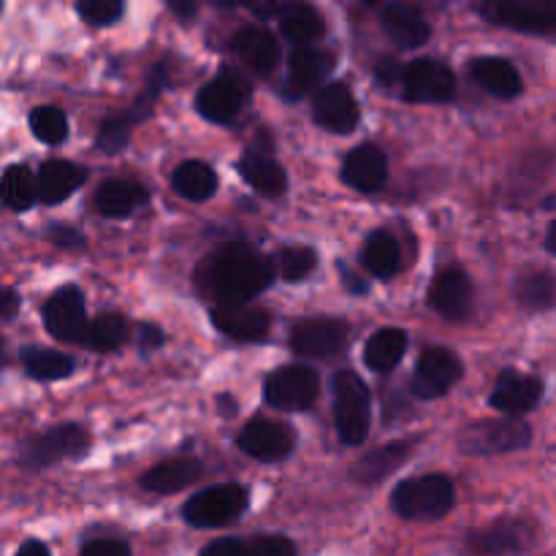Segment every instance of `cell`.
I'll return each instance as SVG.
<instances>
[{
    "label": "cell",
    "instance_id": "cell-10",
    "mask_svg": "<svg viewBox=\"0 0 556 556\" xmlns=\"http://www.w3.org/2000/svg\"><path fill=\"white\" fill-rule=\"evenodd\" d=\"M250 98V87L242 76L223 71L215 79L206 81L195 96V109L204 119L217 125H228L239 117Z\"/></svg>",
    "mask_w": 556,
    "mask_h": 556
},
{
    "label": "cell",
    "instance_id": "cell-28",
    "mask_svg": "<svg viewBox=\"0 0 556 556\" xmlns=\"http://www.w3.org/2000/svg\"><path fill=\"white\" fill-rule=\"evenodd\" d=\"M239 174H242L244 182L253 190H258L261 195H282L288 188L286 168L275 161V157L264 155V152H248V155L239 161Z\"/></svg>",
    "mask_w": 556,
    "mask_h": 556
},
{
    "label": "cell",
    "instance_id": "cell-50",
    "mask_svg": "<svg viewBox=\"0 0 556 556\" xmlns=\"http://www.w3.org/2000/svg\"><path fill=\"white\" fill-rule=\"evenodd\" d=\"M340 271H342V277H345V280H348V288H351L353 293H364V291H367V288H362V286H358L356 275H353V271L348 269L345 264H340Z\"/></svg>",
    "mask_w": 556,
    "mask_h": 556
},
{
    "label": "cell",
    "instance_id": "cell-36",
    "mask_svg": "<svg viewBox=\"0 0 556 556\" xmlns=\"http://www.w3.org/2000/svg\"><path fill=\"white\" fill-rule=\"evenodd\" d=\"M36 174L27 166H9L0 177V201L9 210L25 212L36 204Z\"/></svg>",
    "mask_w": 556,
    "mask_h": 556
},
{
    "label": "cell",
    "instance_id": "cell-17",
    "mask_svg": "<svg viewBox=\"0 0 556 556\" xmlns=\"http://www.w3.org/2000/svg\"><path fill=\"white\" fill-rule=\"evenodd\" d=\"M429 304L445 320L465 324L472 313V282L462 269H448L434 277L429 288Z\"/></svg>",
    "mask_w": 556,
    "mask_h": 556
},
{
    "label": "cell",
    "instance_id": "cell-33",
    "mask_svg": "<svg viewBox=\"0 0 556 556\" xmlns=\"http://www.w3.org/2000/svg\"><path fill=\"white\" fill-rule=\"evenodd\" d=\"M22 367L25 372L30 375L33 380H63L68 375H74L76 364L74 358L65 356V353L52 351V348H38V345H27L22 348L20 353Z\"/></svg>",
    "mask_w": 556,
    "mask_h": 556
},
{
    "label": "cell",
    "instance_id": "cell-49",
    "mask_svg": "<svg viewBox=\"0 0 556 556\" xmlns=\"http://www.w3.org/2000/svg\"><path fill=\"white\" fill-rule=\"evenodd\" d=\"M168 9H172L177 16H182V20H190V16L195 14V9H199V5H195V3H179V0H168Z\"/></svg>",
    "mask_w": 556,
    "mask_h": 556
},
{
    "label": "cell",
    "instance_id": "cell-34",
    "mask_svg": "<svg viewBox=\"0 0 556 556\" xmlns=\"http://www.w3.org/2000/svg\"><path fill=\"white\" fill-rule=\"evenodd\" d=\"M174 190L188 201H206L215 195L217 190V174L215 168L206 166L201 161H188L174 172L172 177Z\"/></svg>",
    "mask_w": 556,
    "mask_h": 556
},
{
    "label": "cell",
    "instance_id": "cell-8",
    "mask_svg": "<svg viewBox=\"0 0 556 556\" xmlns=\"http://www.w3.org/2000/svg\"><path fill=\"white\" fill-rule=\"evenodd\" d=\"M402 96L410 103H448L456 96V76L434 58H418L402 71Z\"/></svg>",
    "mask_w": 556,
    "mask_h": 556
},
{
    "label": "cell",
    "instance_id": "cell-9",
    "mask_svg": "<svg viewBox=\"0 0 556 556\" xmlns=\"http://www.w3.org/2000/svg\"><path fill=\"white\" fill-rule=\"evenodd\" d=\"M462 362L451 348H427L413 372L410 391L418 400H440L462 380Z\"/></svg>",
    "mask_w": 556,
    "mask_h": 556
},
{
    "label": "cell",
    "instance_id": "cell-22",
    "mask_svg": "<svg viewBox=\"0 0 556 556\" xmlns=\"http://www.w3.org/2000/svg\"><path fill=\"white\" fill-rule=\"evenodd\" d=\"M231 49L255 76H271L280 63V43L264 27H242L231 38Z\"/></svg>",
    "mask_w": 556,
    "mask_h": 556
},
{
    "label": "cell",
    "instance_id": "cell-2",
    "mask_svg": "<svg viewBox=\"0 0 556 556\" xmlns=\"http://www.w3.org/2000/svg\"><path fill=\"white\" fill-rule=\"evenodd\" d=\"M456 500L454 481L443 472L432 476H418L410 481H402L391 494V508L405 521H440L451 514Z\"/></svg>",
    "mask_w": 556,
    "mask_h": 556
},
{
    "label": "cell",
    "instance_id": "cell-40",
    "mask_svg": "<svg viewBox=\"0 0 556 556\" xmlns=\"http://www.w3.org/2000/svg\"><path fill=\"white\" fill-rule=\"evenodd\" d=\"M239 556H299V552L286 535H253L239 541Z\"/></svg>",
    "mask_w": 556,
    "mask_h": 556
},
{
    "label": "cell",
    "instance_id": "cell-39",
    "mask_svg": "<svg viewBox=\"0 0 556 556\" xmlns=\"http://www.w3.org/2000/svg\"><path fill=\"white\" fill-rule=\"evenodd\" d=\"M315 264H318V258H315V253L309 248H282L280 253L271 258L275 271H280L282 280L288 282L304 280L307 275H313Z\"/></svg>",
    "mask_w": 556,
    "mask_h": 556
},
{
    "label": "cell",
    "instance_id": "cell-30",
    "mask_svg": "<svg viewBox=\"0 0 556 556\" xmlns=\"http://www.w3.org/2000/svg\"><path fill=\"white\" fill-rule=\"evenodd\" d=\"M277 14H280L282 36L293 43L315 41V38L324 36V30H326L324 14L307 3L280 5V9H277Z\"/></svg>",
    "mask_w": 556,
    "mask_h": 556
},
{
    "label": "cell",
    "instance_id": "cell-15",
    "mask_svg": "<svg viewBox=\"0 0 556 556\" xmlns=\"http://www.w3.org/2000/svg\"><path fill=\"white\" fill-rule=\"evenodd\" d=\"M543 400V380L519 375L516 369L500 372L492 391V407L510 418H521L525 413L535 410Z\"/></svg>",
    "mask_w": 556,
    "mask_h": 556
},
{
    "label": "cell",
    "instance_id": "cell-21",
    "mask_svg": "<svg viewBox=\"0 0 556 556\" xmlns=\"http://www.w3.org/2000/svg\"><path fill=\"white\" fill-rule=\"evenodd\" d=\"M486 20L497 22V25L514 27L519 33H552L556 27V11L548 3H525V0H514V3H489L481 5Z\"/></svg>",
    "mask_w": 556,
    "mask_h": 556
},
{
    "label": "cell",
    "instance_id": "cell-16",
    "mask_svg": "<svg viewBox=\"0 0 556 556\" xmlns=\"http://www.w3.org/2000/svg\"><path fill=\"white\" fill-rule=\"evenodd\" d=\"M239 448L250 456V459L258 462H282L293 451V432L286 424L277 421H250L248 427L239 432Z\"/></svg>",
    "mask_w": 556,
    "mask_h": 556
},
{
    "label": "cell",
    "instance_id": "cell-19",
    "mask_svg": "<svg viewBox=\"0 0 556 556\" xmlns=\"http://www.w3.org/2000/svg\"><path fill=\"white\" fill-rule=\"evenodd\" d=\"M342 179L358 193H375L389 179V161L378 144H358L342 163Z\"/></svg>",
    "mask_w": 556,
    "mask_h": 556
},
{
    "label": "cell",
    "instance_id": "cell-26",
    "mask_svg": "<svg viewBox=\"0 0 556 556\" xmlns=\"http://www.w3.org/2000/svg\"><path fill=\"white\" fill-rule=\"evenodd\" d=\"M413 454L410 443H391L383 448H375L364 456L362 462H356V467L351 470L353 481L364 483V486H375V483L386 481L389 476H394Z\"/></svg>",
    "mask_w": 556,
    "mask_h": 556
},
{
    "label": "cell",
    "instance_id": "cell-4",
    "mask_svg": "<svg viewBox=\"0 0 556 556\" xmlns=\"http://www.w3.org/2000/svg\"><path fill=\"white\" fill-rule=\"evenodd\" d=\"M250 508V492L239 483H217L193 494L185 503L182 519L195 530H212V527H226L242 519Z\"/></svg>",
    "mask_w": 556,
    "mask_h": 556
},
{
    "label": "cell",
    "instance_id": "cell-45",
    "mask_svg": "<svg viewBox=\"0 0 556 556\" xmlns=\"http://www.w3.org/2000/svg\"><path fill=\"white\" fill-rule=\"evenodd\" d=\"M163 340H166V334H163V331L157 329L155 324H144V326H141L139 345H141V351H144V353L157 351V348L163 345Z\"/></svg>",
    "mask_w": 556,
    "mask_h": 556
},
{
    "label": "cell",
    "instance_id": "cell-42",
    "mask_svg": "<svg viewBox=\"0 0 556 556\" xmlns=\"http://www.w3.org/2000/svg\"><path fill=\"white\" fill-rule=\"evenodd\" d=\"M130 123L134 119L128 117V114H119V117H109L106 123L101 125V130H98V150H103L106 155H117V152H123L125 147H128V139H130Z\"/></svg>",
    "mask_w": 556,
    "mask_h": 556
},
{
    "label": "cell",
    "instance_id": "cell-25",
    "mask_svg": "<svg viewBox=\"0 0 556 556\" xmlns=\"http://www.w3.org/2000/svg\"><path fill=\"white\" fill-rule=\"evenodd\" d=\"M85 182V168L71 161H47L38 168L36 193L43 204H63Z\"/></svg>",
    "mask_w": 556,
    "mask_h": 556
},
{
    "label": "cell",
    "instance_id": "cell-12",
    "mask_svg": "<svg viewBox=\"0 0 556 556\" xmlns=\"http://www.w3.org/2000/svg\"><path fill=\"white\" fill-rule=\"evenodd\" d=\"M43 326L60 342H79L87 326L85 293L76 286L54 291L43 304Z\"/></svg>",
    "mask_w": 556,
    "mask_h": 556
},
{
    "label": "cell",
    "instance_id": "cell-29",
    "mask_svg": "<svg viewBox=\"0 0 556 556\" xmlns=\"http://www.w3.org/2000/svg\"><path fill=\"white\" fill-rule=\"evenodd\" d=\"M147 199L150 195H147L144 185L130 182V179H109L98 188L96 206L106 217H128L130 212L144 206Z\"/></svg>",
    "mask_w": 556,
    "mask_h": 556
},
{
    "label": "cell",
    "instance_id": "cell-11",
    "mask_svg": "<svg viewBox=\"0 0 556 556\" xmlns=\"http://www.w3.org/2000/svg\"><path fill=\"white\" fill-rule=\"evenodd\" d=\"M348 345L345 320L304 318L291 331V351L309 358H329Z\"/></svg>",
    "mask_w": 556,
    "mask_h": 556
},
{
    "label": "cell",
    "instance_id": "cell-3",
    "mask_svg": "<svg viewBox=\"0 0 556 556\" xmlns=\"http://www.w3.org/2000/svg\"><path fill=\"white\" fill-rule=\"evenodd\" d=\"M331 391H334V427L337 438L348 448H356L367 440L369 418H372V402H369V389L356 372L340 369L331 378Z\"/></svg>",
    "mask_w": 556,
    "mask_h": 556
},
{
    "label": "cell",
    "instance_id": "cell-18",
    "mask_svg": "<svg viewBox=\"0 0 556 556\" xmlns=\"http://www.w3.org/2000/svg\"><path fill=\"white\" fill-rule=\"evenodd\" d=\"M210 315L217 331L237 342H258L269 334V313L255 304H217Z\"/></svg>",
    "mask_w": 556,
    "mask_h": 556
},
{
    "label": "cell",
    "instance_id": "cell-20",
    "mask_svg": "<svg viewBox=\"0 0 556 556\" xmlns=\"http://www.w3.org/2000/svg\"><path fill=\"white\" fill-rule=\"evenodd\" d=\"M334 68L331 54L320 52L313 47H296L288 58V79H286V96L302 98L313 92L315 87L324 85L326 76Z\"/></svg>",
    "mask_w": 556,
    "mask_h": 556
},
{
    "label": "cell",
    "instance_id": "cell-14",
    "mask_svg": "<svg viewBox=\"0 0 556 556\" xmlns=\"http://www.w3.org/2000/svg\"><path fill=\"white\" fill-rule=\"evenodd\" d=\"M313 117L329 134L348 136L356 130L362 112H358V103L353 98V92L337 81V85L320 87L313 103Z\"/></svg>",
    "mask_w": 556,
    "mask_h": 556
},
{
    "label": "cell",
    "instance_id": "cell-32",
    "mask_svg": "<svg viewBox=\"0 0 556 556\" xmlns=\"http://www.w3.org/2000/svg\"><path fill=\"white\" fill-rule=\"evenodd\" d=\"M362 264L367 266V271H372L375 277L389 280V277H394L402 266L400 242H396L389 231H372L367 242H364Z\"/></svg>",
    "mask_w": 556,
    "mask_h": 556
},
{
    "label": "cell",
    "instance_id": "cell-7",
    "mask_svg": "<svg viewBox=\"0 0 556 556\" xmlns=\"http://www.w3.org/2000/svg\"><path fill=\"white\" fill-rule=\"evenodd\" d=\"M320 378L307 364H288L269 375L264 386V400L275 410H307L318 400Z\"/></svg>",
    "mask_w": 556,
    "mask_h": 556
},
{
    "label": "cell",
    "instance_id": "cell-13",
    "mask_svg": "<svg viewBox=\"0 0 556 556\" xmlns=\"http://www.w3.org/2000/svg\"><path fill=\"white\" fill-rule=\"evenodd\" d=\"M535 543V530L525 521H497L467 538V552L476 556H514Z\"/></svg>",
    "mask_w": 556,
    "mask_h": 556
},
{
    "label": "cell",
    "instance_id": "cell-27",
    "mask_svg": "<svg viewBox=\"0 0 556 556\" xmlns=\"http://www.w3.org/2000/svg\"><path fill=\"white\" fill-rule=\"evenodd\" d=\"M201 472H204V465L195 459H188V456L185 459L161 462V465H155L152 470H147L141 476V486L155 494H174L182 492L193 481H199Z\"/></svg>",
    "mask_w": 556,
    "mask_h": 556
},
{
    "label": "cell",
    "instance_id": "cell-38",
    "mask_svg": "<svg viewBox=\"0 0 556 556\" xmlns=\"http://www.w3.org/2000/svg\"><path fill=\"white\" fill-rule=\"evenodd\" d=\"M519 302L525 304L527 309H535V313H543V309H552L554 304V277L548 271H535V275H527L525 280L519 282V291H516Z\"/></svg>",
    "mask_w": 556,
    "mask_h": 556
},
{
    "label": "cell",
    "instance_id": "cell-5",
    "mask_svg": "<svg viewBox=\"0 0 556 556\" xmlns=\"http://www.w3.org/2000/svg\"><path fill=\"white\" fill-rule=\"evenodd\" d=\"M532 443V427L525 418H489L467 427L459 434V451L467 456L514 454Z\"/></svg>",
    "mask_w": 556,
    "mask_h": 556
},
{
    "label": "cell",
    "instance_id": "cell-52",
    "mask_svg": "<svg viewBox=\"0 0 556 556\" xmlns=\"http://www.w3.org/2000/svg\"><path fill=\"white\" fill-rule=\"evenodd\" d=\"M0 11H3V5H0Z\"/></svg>",
    "mask_w": 556,
    "mask_h": 556
},
{
    "label": "cell",
    "instance_id": "cell-6",
    "mask_svg": "<svg viewBox=\"0 0 556 556\" xmlns=\"http://www.w3.org/2000/svg\"><path fill=\"white\" fill-rule=\"evenodd\" d=\"M90 451V434L79 424H63L38 438L27 440L20 454V465L27 470H41V467L58 465L65 459H81Z\"/></svg>",
    "mask_w": 556,
    "mask_h": 556
},
{
    "label": "cell",
    "instance_id": "cell-51",
    "mask_svg": "<svg viewBox=\"0 0 556 556\" xmlns=\"http://www.w3.org/2000/svg\"><path fill=\"white\" fill-rule=\"evenodd\" d=\"M554 233H556V223L552 220V223H548V231H546V250H548V253H556V248H554Z\"/></svg>",
    "mask_w": 556,
    "mask_h": 556
},
{
    "label": "cell",
    "instance_id": "cell-46",
    "mask_svg": "<svg viewBox=\"0 0 556 556\" xmlns=\"http://www.w3.org/2000/svg\"><path fill=\"white\" fill-rule=\"evenodd\" d=\"M199 556H239V538H220L210 543Z\"/></svg>",
    "mask_w": 556,
    "mask_h": 556
},
{
    "label": "cell",
    "instance_id": "cell-43",
    "mask_svg": "<svg viewBox=\"0 0 556 556\" xmlns=\"http://www.w3.org/2000/svg\"><path fill=\"white\" fill-rule=\"evenodd\" d=\"M79 556H130V546L119 538H98L81 546Z\"/></svg>",
    "mask_w": 556,
    "mask_h": 556
},
{
    "label": "cell",
    "instance_id": "cell-31",
    "mask_svg": "<svg viewBox=\"0 0 556 556\" xmlns=\"http://www.w3.org/2000/svg\"><path fill=\"white\" fill-rule=\"evenodd\" d=\"M407 353V334L402 329H380L375 331L367 340L364 348V362L375 372H391L396 364L402 362V356Z\"/></svg>",
    "mask_w": 556,
    "mask_h": 556
},
{
    "label": "cell",
    "instance_id": "cell-47",
    "mask_svg": "<svg viewBox=\"0 0 556 556\" xmlns=\"http://www.w3.org/2000/svg\"><path fill=\"white\" fill-rule=\"evenodd\" d=\"M20 309V296L11 288H0V318H11Z\"/></svg>",
    "mask_w": 556,
    "mask_h": 556
},
{
    "label": "cell",
    "instance_id": "cell-1",
    "mask_svg": "<svg viewBox=\"0 0 556 556\" xmlns=\"http://www.w3.org/2000/svg\"><path fill=\"white\" fill-rule=\"evenodd\" d=\"M271 282V258L248 242H231L206 258V288L217 304H248Z\"/></svg>",
    "mask_w": 556,
    "mask_h": 556
},
{
    "label": "cell",
    "instance_id": "cell-23",
    "mask_svg": "<svg viewBox=\"0 0 556 556\" xmlns=\"http://www.w3.org/2000/svg\"><path fill=\"white\" fill-rule=\"evenodd\" d=\"M380 22H383V30L405 49L424 47L432 36L427 16L410 3H386L380 9Z\"/></svg>",
    "mask_w": 556,
    "mask_h": 556
},
{
    "label": "cell",
    "instance_id": "cell-44",
    "mask_svg": "<svg viewBox=\"0 0 556 556\" xmlns=\"http://www.w3.org/2000/svg\"><path fill=\"white\" fill-rule=\"evenodd\" d=\"M49 239H52L54 244H60V248H79L85 239H81V233L76 231V228H65V226H52L49 228Z\"/></svg>",
    "mask_w": 556,
    "mask_h": 556
},
{
    "label": "cell",
    "instance_id": "cell-41",
    "mask_svg": "<svg viewBox=\"0 0 556 556\" xmlns=\"http://www.w3.org/2000/svg\"><path fill=\"white\" fill-rule=\"evenodd\" d=\"M76 14L92 27H109L125 14L123 0H79Z\"/></svg>",
    "mask_w": 556,
    "mask_h": 556
},
{
    "label": "cell",
    "instance_id": "cell-37",
    "mask_svg": "<svg viewBox=\"0 0 556 556\" xmlns=\"http://www.w3.org/2000/svg\"><path fill=\"white\" fill-rule=\"evenodd\" d=\"M30 130L43 144H60L68 136V117L58 106H38L30 112Z\"/></svg>",
    "mask_w": 556,
    "mask_h": 556
},
{
    "label": "cell",
    "instance_id": "cell-48",
    "mask_svg": "<svg viewBox=\"0 0 556 556\" xmlns=\"http://www.w3.org/2000/svg\"><path fill=\"white\" fill-rule=\"evenodd\" d=\"M16 556H52V554H49V548L43 546L41 541H25L20 546V552H16Z\"/></svg>",
    "mask_w": 556,
    "mask_h": 556
},
{
    "label": "cell",
    "instance_id": "cell-24",
    "mask_svg": "<svg viewBox=\"0 0 556 556\" xmlns=\"http://www.w3.org/2000/svg\"><path fill=\"white\" fill-rule=\"evenodd\" d=\"M470 74L489 96L503 98V101L519 98L525 87L519 68L505 58H476L470 63Z\"/></svg>",
    "mask_w": 556,
    "mask_h": 556
},
{
    "label": "cell",
    "instance_id": "cell-35",
    "mask_svg": "<svg viewBox=\"0 0 556 556\" xmlns=\"http://www.w3.org/2000/svg\"><path fill=\"white\" fill-rule=\"evenodd\" d=\"M125 337H128V320L117 313H106L85 326L79 342L96 353H109L123 345Z\"/></svg>",
    "mask_w": 556,
    "mask_h": 556
}]
</instances>
